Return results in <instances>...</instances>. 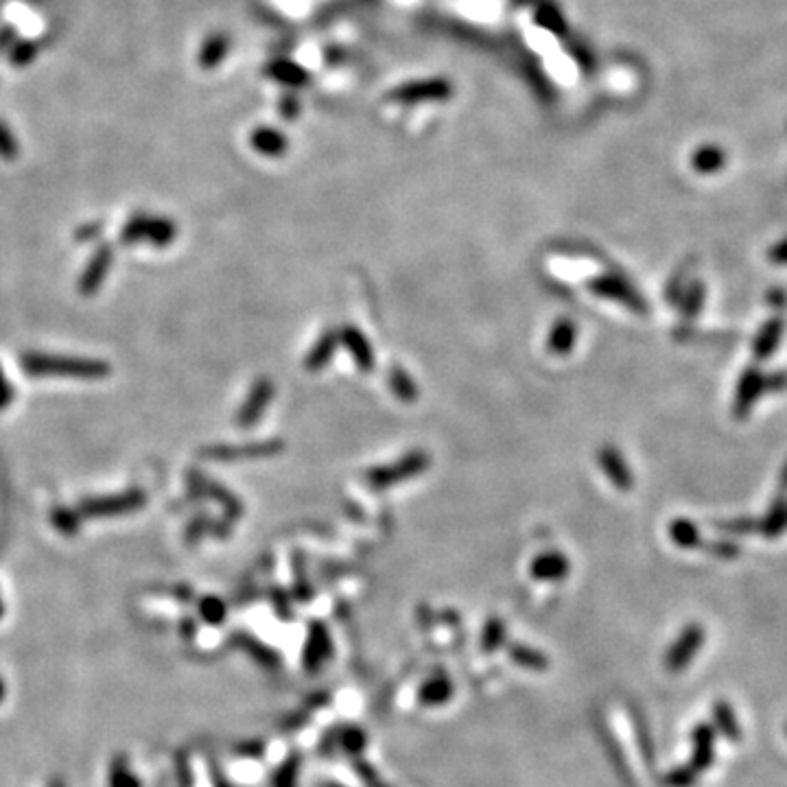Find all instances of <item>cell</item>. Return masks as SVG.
I'll return each mask as SVG.
<instances>
[{
  "mask_svg": "<svg viewBox=\"0 0 787 787\" xmlns=\"http://www.w3.org/2000/svg\"><path fill=\"white\" fill-rule=\"evenodd\" d=\"M20 366L27 376L44 379H79V381H101L112 375L107 361L90 359V356H66V355H44V352H24L20 356Z\"/></svg>",
  "mask_w": 787,
  "mask_h": 787,
  "instance_id": "6da1fadb",
  "label": "cell"
},
{
  "mask_svg": "<svg viewBox=\"0 0 787 787\" xmlns=\"http://www.w3.org/2000/svg\"><path fill=\"white\" fill-rule=\"evenodd\" d=\"M144 504H147L144 490L132 488L125 492H116V495L88 496V499H81L77 510H79V514L84 519H114V516L134 514V512L143 510Z\"/></svg>",
  "mask_w": 787,
  "mask_h": 787,
  "instance_id": "7a4b0ae2",
  "label": "cell"
},
{
  "mask_svg": "<svg viewBox=\"0 0 787 787\" xmlns=\"http://www.w3.org/2000/svg\"><path fill=\"white\" fill-rule=\"evenodd\" d=\"M112 263H114V247L110 243H101V245L92 252L90 261L86 263L84 272H81L79 276V282H77V292L84 295V298L95 295L98 289L103 287V282H106L107 273H110L112 269Z\"/></svg>",
  "mask_w": 787,
  "mask_h": 787,
  "instance_id": "3957f363",
  "label": "cell"
},
{
  "mask_svg": "<svg viewBox=\"0 0 787 787\" xmlns=\"http://www.w3.org/2000/svg\"><path fill=\"white\" fill-rule=\"evenodd\" d=\"M453 92V88L447 79L442 77H431V79L422 81H412V84L398 86L396 90H392L390 98L401 103H416V101H440V98H447Z\"/></svg>",
  "mask_w": 787,
  "mask_h": 787,
  "instance_id": "277c9868",
  "label": "cell"
},
{
  "mask_svg": "<svg viewBox=\"0 0 787 787\" xmlns=\"http://www.w3.org/2000/svg\"><path fill=\"white\" fill-rule=\"evenodd\" d=\"M702 641H704L702 625H689L681 639L676 641V645L671 647L670 654H667V670L670 671L685 670L687 662L693 659V654H696L698 650H700Z\"/></svg>",
  "mask_w": 787,
  "mask_h": 787,
  "instance_id": "5b68a950",
  "label": "cell"
},
{
  "mask_svg": "<svg viewBox=\"0 0 787 787\" xmlns=\"http://www.w3.org/2000/svg\"><path fill=\"white\" fill-rule=\"evenodd\" d=\"M713 739H716V733L708 724H700L693 733V773H704L713 764Z\"/></svg>",
  "mask_w": 787,
  "mask_h": 787,
  "instance_id": "8992f818",
  "label": "cell"
},
{
  "mask_svg": "<svg viewBox=\"0 0 787 787\" xmlns=\"http://www.w3.org/2000/svg\"><path fill=\"white\" fill-rule=\"evenodd\" d=\"M227 51H230V38L221 31L210 33L199 49V66L206 70L217 69L226 60Z\"/></svg>",
  "mask_w": 787,
  "mask_h": 787,
  "instance_id": "52a82bcc",
  "label": "cell"
},
{
  "mask_svg": "<svg viewBox=\"0 0 787 787\" xmlns=\"http://www.w3.org/2000/svg\"><path fill=\"white\" fill-rule=\"evenodd\" d=\"M267 75L273 77V79H278L281 84L292 86V88L302 86L304 81L309 79L307 70H304L302 66L293 64V61H287V60H278V61H273V64H269Z\"/></svg>",
  "mask_w": 787,
  "mask_h": 787,
  "instance_id": "ba28073f",
  "label": "cell"
},
{
  "mask_svg": "<svg viewBox=\"0 0 787 787\" xmlns=\"http://www.w3.org/2000/svg\"><path fill=\"white\" fill-rule=\"evenodd\" d=\"M81 521H84V516L79 514V510H77V507L57 505V507H53V512H51V523H53L55 530L64 536L79 534Z\"/></svg>",
  "mask_w": 787,
  "mask_h": 787,
  "instance_id": "9c48e42d",
  "label": "cell"
},
{
  "mask_svg": "<svg viewBox=\"0 0 787 787\" xmlns=\"http://www.w3.org/2000/svg\"><path fill=\"white\" fill-rule=\"evenodd\" d=\"M149 221H152V217H149L147 212H141V210L134 212V215L127 219V224L123 226L121 235H118V239H121L123 245L132 247V245H138L141 241H147Z\"/></svg>",
  "mask_w": 787,
  "mask_h": 787,
  "instance_id": "30bf717a",
  "label": "cell"
},
{
  "mask_svg": "<svg viewBox=\"0 0 787 787\" xmlns=\"http://www.w3.org/2000/svg\"><path fill=\"white\" fill-rule=\"evenodd\" d=\"M175 236H178V226L173 221L167 219V217H152L147 230V241L153 247H167Z\"/></svg>",
  "mask_w": 787,
  "mask_h": 787,
  "instance_id": "8fae6325",
  "label": "cell"
},
{
  "mask_svg": "<svg viewBox=\"0 0 787 787\" xmlns=\"http://www.w3.org/2000/svg\"><path fill=\"white\" fill-rule=\"evenodd\" d=\"M536 23L556 35L567 33V24H564L560 9H558L556 5H551V3H542L541 7H538Z\"/></svg>",
  "mask_w": 787,
  "mask_h": 787,
  "instance_id": "7c38bea8",
  "label": "cell"
},
{
  "mask_svg": "<svg viewBox=\"0 0 787 787\" xmlns=\"http://www.w3.org/2000/svg\"><path fill=\"white\" fill-rule=\"evenodd\" d=\"M252 144L258 149V152L263 153H278L284 149V136L282 134H278L276 129H269V127H261L254 132L252 136Z\"/></svg>",
  "mask_w": 787,
  "mask_h": 787,
  "instance_id": "4fadbf2b",
  "label": "cell"
},
{
  "mask_svg": "<svg viewBox=\"0 0 787 787\" xmlns=\"http://www.w3.org/2000/svg\"><path fill=\"white\" fill-rule=\"evenodd\" d=\"M110 787H141V779L132 773L125 757L114 759L110 765Z\"/></svg>",
  "mask_w": 787,
  "mask_h": 787,
  "instance_id": "5bb4252c",
  "label": "cell"
},
{
  "mask_svg": "<svg viewBox=\"0 0 787 787\" xmlns=\"http://www.w3.org/2000/svg\"><path fill=\"white\" fill-rule=\"evenodd\" d=\"M7 57L14 66H29L38 57V44L31 42V40H18L7 51Z\"/></svg>",
  "mask_w": 787,
  "mask_h": 787,
  "instance_id": "9a60e30c",
  "label": "cell"
},
{
  "mask_svg": "<svg viewBox=\"0 0 787 787\" xmlns=\"http://www.w3.org/2000/svg\"><path fill=\"white\" fill-rule=\"evenodd\" d=\"M20 155V143L15 141L12 127L0 118V160L5 162H14Z\"/></svg>",
  "mask_w": 787,
  "mask_h": 787,
  "instance_id": "2e32d148",
  "label": "cell"
},
{
  "mask_svg": "<svg viewBox=\"0 0 787 787\" xmlns=\"http://www.w3.org/2000/svg\"><path fill=\"white\" fill-rule=\"evenodd\" d=\"M716 722L719 727V731L727 735L728 739H739V727H737V719L733 718L731 707H728L727 702H719L716 704Z\"/></svg>",
  "mask_w": 787,
  "mask_h": 787,
  "instance_id": "e0dca14e",
  "label": "cell"
},
{
  "mask_svg": "<svg viewBox=\"0 0 787 787\" xmlns=\"http://www.w3.org/2000/svg\"><path fill=\"white\" fill-rule=\"evenodd\" d=\"M14 396H15V392H14L12 381L7 379L3 366H0V412H5L7 407H12Z\"/></svg>",
  "mask_w": 787,
  "mask_h": 787,
  "instance_id": "ac0fdd59",
  "label": "cell"
},
{
  "mask_svg": "<svg viewBox=\"0 0 787 787\" xmlns=\"http://www.w3.org/2000/svg\"><path fill=\"white\" fill-rule=\"evenodd\" d=\"M101 230H103L101 221H90V224H84V226L77 227L75 241L77 243H90V241H95L97 236L101 235Z\"/></svg>",
  "mask_w": 787,
  "mask_h": 787,
  "instance_id": "d6986e66",
  "label": "cell"
},
{
  "mask_svg": "<svg viewBox=\"0 0 787 787\" xmlns=\"http://www.w3.org/2000/svg\"><path fill=\"white\" fill-rule=\"evenodd\" d=\"M696 774L698 773H693L691 768H687V770H678V773H674L670 776V783H674L676 787H689L693 783V781H696Z\"/></svg>",
  "mask_w": 787,
  "mask_h": 787,
  "instance_id": "ffe728a7",
  "label": "cell"
},
{
  "mask_svg": "<svg viewBox=\"0 0 787 787\" xmlns=\"http://www.w3.org/2000/svg\"><path fill=\"white\" fill-rule=\"evenodd\" d=\"M18 42V35H15L14 27H3L0 29V53H7L12 46Z\"/></svg>",
  "mask_w": 787,
  "mask_h": 787,
  "instance_id": "44dd1931",
  "label": "cell"
},
{
  "mask_svg": "<svg viewBox=\"0 0 787 787\" xmlns=\"http://www.w3.org/2000/svg\"><path fill=\"white\" fill-rule=\"evenodd\" d=\"M201 610H204V617L206 619H217V617H219V608H217L215 599H210V602H204V606H201Z\"/></svg>",
  "mask_w": 787,
  "mask_h": 787,
  "instance_id": "7402d4cb",
  "label": "cell"
},
{
  "mask_svg": "<svg viewBox=\"0 0 787 787\" xmlns=\"http://www.w3.org/2000/svg\"><path fill=\"white\" fill-rule=\"evenodd\" d=\"M5 700V682H3V678H0V702Z\"/></svg>",
  "mask_w": 787,
  "mask_h": 787,
  "instance_id": "603a6c76",
  "label": "cell"
},
{
  "mask_svg": "<svg viewBox=\"0 0 787 787\" xmlns=\"http://www.w3.org/2000/svg\"><path fill=\"white\" fill-rule=\"evenodd\" d=\"M49 787H64V783H61V781H51Z\"/></svg>",
  "mask_w": 787,
  "mask_h": 787,
  "instance_id": "cb8c5ba5",
  "label": "cell"
},
{
  "mask_svg": "<svg viewBox=\"0 0 787 787\" xmlns=\"http://www.w3.org/2000/svg\"><path fill=\"white\" fill-rule=\"evenodd\" d=\"M3 613H5V604H3V597H0V619H3Z\"/></svg>",
  "mask_w": 787,
  "mask_h": 787,
  "instance_id": "d4e9b609",
  "label": "cell"
}]
</instances>
